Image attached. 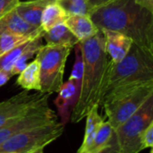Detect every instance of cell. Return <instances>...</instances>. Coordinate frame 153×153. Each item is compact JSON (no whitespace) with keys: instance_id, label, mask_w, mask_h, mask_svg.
I'll use <instances>...</instances> for the list:
<instances>
[{"instance_id":"7c38bea8","label":"cell","mask_w":153,"mask_h":153,"mask_svg":"<svg viewBox=\"0 0 153 153\" xmlns=\"http://www.w3.org/2000/svg\"><path fill=\"white\" fill-rule=\"evenodd\" d=\"M52 2V0H31L20 1L15 7V11L19 16L29 24L39 28L41 23V16L44 9Z\"/></svg>"},{"instance_id":"3957f363","label":"cell","mask_w":153,"mask_h":153,"mask_svg":"<svg viewBox=\"0 0 153 153\" xmlns=\"http://www.w3.org/2000/svg\"><path fill=\"white\" fill-rule=\"evenodd\" d=\"M148 82H153V52L133 43L119 63L109 61L104 96L118 88Z\"/></svg>"},{"instance_id":"9c48e42d","label":"cell","mask_w":153,"mask_h":153,"mask_svg":"<svg viewBox=\"0 0 153 153\" xmlns=\"http://www.w3.org/2000/svg\"><path fill=\"white\" fill-rule=\"evenodd\" d=\"M47 96L48 94H42L40 92L31 94L27 91H22L0 102V127L29 111Z\"/></svg>"},{"instance_id":"8992f818","label":"cell","mask_w":153,"mask_h":153,"mask_svg":"<svg viewBox=\"0 0 153 153\" xmlns=\"http://www.w3.org/2000/svg\"><path fill=\"white\" fill-rule=\"evenodd\" d=\"M153 123V95L126 121L115 131L120 153H140L143 151L141 135Z\"/></svg>"},{"instance_id":"1f68e13d","label":"cell","mask_w":153,"mask_h":153,"mask_svg":"<svg viewBox=\"0 0 153 153\" xmlns=\"http://www.w3.org/2000/svg\"><path fill=\"white\" fill-rule=\"evenodd\" d=\"M150 153H153V151H152V150L151 151V152H150Z\"/></svg>"},{"instance_id":"44dd1931","label":"cell","mask_w":153,"mask_h":153,"mask_svg":"<svg viewBox=\"0 0 153 153\" xmlns=\"http://www.w3.org/2000/svg\"><path fill=\"white\" fill-rule=\"evenodd\" d=\"M114 130L108 121H104L99 127L92 145L88 153H97L108 146L114 137Z\"/></svg>"},{"instance_id":"4fadbf2b","label":"cell","mask_w":153,"mask_h":153,"mask_svg":"<svg viewBox=\"0 0 153 153\" xmlns=\"http://www.w3.org/2000/svg\"><path fill=\"white\" fill-rule=\"evenodd\" d=\"M38 29L22 20L15 9L0 18V35H30Z\"/></svg>"},{"instance_id":"30bf717a","label":"cell","mask_w":153,"mask_h":153,"mask_svg":"<svg viewBox=\"0 0 153 153\" xmlns=\"http://www.w3.org/2000/svg\"><path fill=\"white\" fill-rule=\"evenodd\" d=\"M82 82L68 79L66 82H64L56 98L54 100V104L56 107L58 115L60 117V123L64 126L69 121L72 114V110L78 100Z\"/></svg>"},{"instance_id":"2e32d148","label":"cell","mask_w":153,"mask_h":153,"mask_svg":"<svg viewBox=\"0 0 153 153\" xmlns=\"http://www.w3.org/2000/svg\"><path fill=\"white\" fill-rule=\"evenodd\" d=\"M16 83L24 91H40V69L37 58L29 63L27 66L19 74Z\"/></svg>"},{"instance_id":"d4e9b609","label":"cell","mask_w":153,"mask_h":153,"mask_svg":"<svg viewBox=\"0 0 153 153\" xmlns=\"http://www.w3.org/2000/svg\"><path fill=\"white\" fill-rule=\"evenodd\" d=\"M21 0H0V18L15 9Z\"/></svg>"},{"instance_id":"f546056e","label":"cell","mask_w":153,"mask_h":153,"mask_svg":"<svg viewBox=\"0 0 153 153\" xmlns=\"http://www.w3.org/2000/svg\"><path fill=\"white\" fill-rule=\"evenodd\" d=\"M29 153H44V148H43V147L38 148V149H35V150L31 151Z\"/></svg>"},{"instance_id":"4316f807","label":"cell","mask_w":153,"mask_h":153,"mask_svg":"<svg viewBox=\"0 0 153 153\" xmlns=\"http://www.w3.org/2000/svg\"><path fill=\"white\" fill-rule=\"evenodd\" d=\"M115 0H86V2L89 4V5L94 10L96 8H99L100 6H103L107 4H109Z\"/></svg>"},{"instance_id":"8fae6325","label":"cell","mask_w":153,"mask_h":153,"mask_svg":"<svg viewBox=\"0 0 153 153\" xmlns=\"http://www.w3.org/2000/svg\"><path fill=\"white\" fill-rule=\"evenodd\" d=\"M104 35L105 39V48L109 58V61L113 64L119 63L129 52L132 45L133 40L115 30L101 29L100 30Z\"/></svg>"},{"instance_id":"9a60e30c","label":"cell","mask_w":153,"mask_h":153,"mask_svg":"<svg viewBox=\"0 0 153 153\" xmlns=\"http://www.w3.org/2000/svg\"><path fill=\"white\" fill-rule=\"evenodd\" d=\"M43 39L48 46H70L74 48L79 40L65 23H60L43 32Z\"/></svg>"},{"instance_id":"f1b7e54d","label":"cell","mask_w":153,"mask_h":153,"mask_svg":"<svg viewBox=\"0 0 153 153\" xmlns=\"http://www.w3.org/2000/svg\"><path fill=\"white\" fill-rule=\"evenodd\" d=\"M12 77V74L9 72L0 71V87L4 85Z\"/></svg>"},{"instance_id":"d6986e66","label":"cell","mask_w":153,"mask_h":153,"mask_svg":"<svg viewBox=\"0 0 153 153\" xmlns=\"http://www.w3.org/2000/svg\"><path fill=\"white\" fill-rule=\"evenodd\" d=\"M43 32H44V30L30 40V43L28 48L22 54V56L13 64V65L11 69V72H10L12 76L19 74L27 66L28 61L30 58H32L34 56H36V54L38 53L39 48L43 46V37H42Z\"/></svg>"},{"instance_id":"cb8c5ba5","label":"cell","mask_w":153,"mask_h":153,"mask_svg":"<svg viewBox=\"0 0 153 153\" xmlns=\"http://www.w3.org/2000/svg\"><path fill=\"white\" fill-rule=\"evenodd\" d=\"M141 143L143 150L147 148H152L153 146V123H152L142 134Z\"/></svg>"},{"instance_id":"5b68a950","label":"cell","mask_w":153,"mask_h":153,"mask_svg":"<svg viewBox=\"0 0 153 153\" xmlns=\"http://www.w3.org/2000/svg\"><path fill=\"white\" fill-rule=\"evenodd\" d=\"M73 48L70 46L43 45L36 57L40 69V93L58 92L64 83V73L67 57Z\"/></svg>"},{"instance_id":"ba28073f","label":"cell","mask_w":153,"mask_h":153,"mask_svg":"<svg viewBox=\"0 0 153 153\" xmlns=\"http://www.w3.org/2000/svg\"><path fill=\"white\" fill-rule=\"evenodd\" d=\"M48 98L49 95L23 115L0 127V146L20 132L58 121L56 114L48 106Z\"/></svg>"},{"instance_id":"83f0119b","label":"cell","mask_w":153,"mask_h":153,"mask_svg":"<svg viewBox=\"0 0 153 153\" xmlns=\"http://www.w3.org/2000/svg\"><path fill=\"white\" fill-rule=\"evenodd\" d=\"M134 3L153 13V0H134Z\"/></svg>"},{"instance_id":"484cf974","label":"cell","mask_w":153,"mask_h":153,"mask_svg":"<svg viewBox=\"0 0 153 153\" xmlns=\"http://www.w3.org/2000/svg\"><path fill=\"white\" fill-rule=\"evenodd\" d=\"M97 153H120L119 152L118 145H117V141H116L115 134H114V137L111 140L110 143L108 146H106L105 148H103L102 150H100V152H98Z\"/></svg>"},{"instance_id":"e0dca14e","label":"cell","mask_w":153,"mask_h":153,"mask_svg":"<svg viewBox=\"0 0 153 153\" xmlns=\"http://www.w3.org/2000/svg\"><path fill=\"white\" fill-rule=\"evenodd\" d=\"M105 121L99 113V107H93L86 116V127L83 142L77 153H88L100 125Z\"/></svg>"},{"instance_id":"277c9868","label":"cell","mask_w":153,"mask_h":153,"mask_svg":"<svg viewBox=\"0 0 153 153\" xmlns=\"http://www.w3.org/2000/svg\"><path fill=\"white\" fill-rule=\"evenodd\" d=\"M153 95V82L116 89L105 94L101 106L115 131Z\"/></svg>"},{"instance_id":"4dcf8cb0","label":"cell","mask_w":153,"mask_h":153,"mask_svg":"<svg viewBox=\"0 0 153 153\" xmlns=\"http://www.w3.org/2000/svg\"><path fill=\"white\" fill-rule=\"evenodd\" d=\"M28 1H31V0H28ZM52 1H57V0H52Z\"/></svg>"},{"instance_id":"52a82bcc","label":"cell","mask_w":153,"mask_h":153,"mask_svg":"<svg viewBox=\"0 0 153 153\" xmlns=\"http://www.w3.org/2000/svg\"><path fill=\"white\" fill-rule=\"evenodd\" d=\"M64 129L65 126L56 121L20 132L0 146V153H29L38 148H45L60 137Z\"/></svg>"},{"instance_id":"ffe728a7","label":"cell","mask_w":153,"mask_h":153,"mask_svg":"<svg viewBox=\"0 0 153 153\" xmlns=\"http://www.w3.org/2000/svg\"><path fill=\"white\" fill-rule=\"evenodd\" d=\"M43 31L42 28L39 27L35 32L30 35H11V34H3L0 35V56L15 47L35 38L37 35Z\"/></svg>"},{"instance_id":"ac0fdd59","label":"cell","mask_w":153,"mask_h":153,"mask_svg":"<svg viewBox=\"0 0 153 153\" xmlns=\"http://www.w3.org/2000/svg\"><path fill=\"white\" fill-rule=\"evenodd\" d=\"M67 18L68 15L63 8L56 2H52L44 9L42 13L40 27L44 31H46L56 25L65 23Z\"/></svg>"},{"instance_id":"d6a6232c","label":"cell","mask_w":153,"mask_h":153,"mask_svg":"<svg viewBox=\"0 0 153 153\" xmlns=\"http://www.w3.org/2000/svg\"><path fill=\"white\" fill-rule=\"evenodd\" d=\"M3 153H14V152H3Z\"/></svg>"},{"instance_id":"5bb4252c","label":"cell","mask_w":153,"mask_h":153,"mask_svg":"<svg viewBox=\"0 0 153 153\" xmlns=\"http://www.w3.org/2000/svg\"><path fill=\"white\" fill-rule=\"evenodd\" d=\"M65 23L79 42L91 38L99 30L98 27L93 23L90 16L71 15L68 16Z\"/></svg>"},{"instance_id":"7a4b0ae2","label":"cell","mask_w":153,"mask_h":153,"mask_svg":"<svg viewBox=\"0 0 153 153\" xmlns=\"http://www.w3.org/2000/svg\"><path fill=\"white\" fill-rule=\"evenodd\" d=\"M90 17L98 29L120 32L138 47L153 52V13L134 0H115L94 9Z\"/></svg>"},{"instance_id":"6da1fadb","label":"cell","mask_w":153,"mask_h":153,"mask_svg":"<svg viewBox=\"0 0 153 153\" xmlns=\"http://www.w3.org/2000/svg\"><path fill=\"white\" fill-rule=\"evenodd\" d=\"M80 44L83 57V74L79 97L70 117L72 123H79L93 107L101 106L109 64L104 35L100 29L94 36Z\"/></svg>"},{"instance_id":"7402d4cb","label":"cell","mask_w":153,"mask_h":153,"mask_svg":"<svg viewBox=\"0 0 153 153\" xmlns=\"http://www.w3.org/2000/svg\"><path fill=\"white\" fill-rule=\"evenodd\" d=\"M63 10L71 15H84L90 16L93 9L89 5L86 0H57L56 1Z\"/></svg>"},{"instance_id":"603a6c76","label":"cell","mask_w":153,"mask_h":153,"mask_svg":"<svg viewBox=\"0 0 153 153\" xmlns=\"http://www.w3.org/2000/svg\"><path fill=\"white\" fill-rule=\"evenodd\" d=\"M74 48V54H75V60L69 79L82 82V74H83V57H82V51L80 42H78Z\"/></svg>"}]
</instances>
